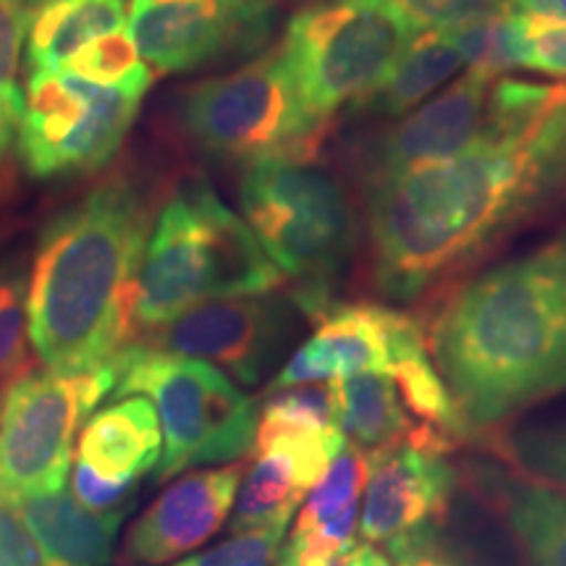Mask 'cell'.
<instances>
[{
    "instance_id": "obj_26",
    "label": "cell",
    "mask_w": 566,
    "mask_h": 566,
    "mask_svg": "<svg viewBox=\"0 0 566 566\" xmlns=\"http://www.w3.org/2000/svg\"><path fill=\"white\" fill-rule=\"evenodd\" d=\"M63 69L74 71V74H80L87 82L137 92L142 97L153 87L150 63L142 59L137 42L132 40V32L126 30H116L92 40Z\"/></svg>"
},
{
    "instance_id": "obj_31",
    "label": "cell",
    "mask_w": 566,
    "mask_h": 566,
    "mask_svg": "<svg viewBox=\"0 0 566 566\" xmlns=\"http://www.w3.org/2000/svg\"><path fill=\"white\" fill-rule=\"evenodd\" d=\"M32 11L21 9L17 0H0V116L17 124L24 111V90L19 84L21 51L30 32Z\"/></svg>"
},
{
    "instance_id": "obj_14",
    "label": "cell",
    "mask_w": 566,
    "mask_h": 566,
    "mask_svg": "<svg viewBox=\"0 0 566 566\" xmlns=\"http://www.w3.org/2000/svg\"><path fill=\"white\" fill-rule=\"evenodd\" d=\"M491 82L495 80L467 71L462 80L433 101L422 103L407 118L365 139L357 147L354 166L363 184L475 150L483 139Z\"/></svg>"
},
{
    "instance_id": "obj_27",
    "label": "cell",
    "mask_w": 566,
    "mask_h": 566,
    "mask_svg": "<svg viewBox=\"0 0 566 566\" xmlns=\"http://www.w3.org/2000/svg\"><path fill=\"white\" fill-rule=\"evenodd\" d=\"M462 51L470 71L485 80H501L509 71L522 69L520 55V17L514 11L501 17L470 21V24L443 30Z\"/></svg>"
},
{
    "instance_id": "obj_21",
    "label": "cell",
    "mask_w": 566,
    "mask_h": 566,
    "mask_svg": "<svg viewBox=\"0 0 566 566\" xmlns=\"http://www.w3.org/2000/svg\"><path fill=\"white\" fill-rule=\"evenodd\" d=\"M493 501L527 566H566V488L493 478Z\"/></svg>"
},
{
    "instance_id": "obj_5",
    "label": "cell",
    "mask_w": 566,
    "mask_h": 566,
    "mask_svg": "<svg viewBox=\"0 0 566 566\" xmlns=\"http://www.w3.org/2000/svg\"><path fill=\"white\" fill-rule=\"evenodd\" d=\"M242 218L268 258L300 286L294 302L315 317L357 244V216L342 179L315 158H271L244 166Z\"/></svg>"
},
{
    "instance_id": "obj_36",
    "label": "cell",
    "mask_w": 566,
    "mask_h": 566,
    "mask_svg": "<svg viewBox=\"0 0 566 566\" xmlns=\"http://www.w3.org/2000/svg\"><path fill=\"white\" fill-rule=\"evenodd\" d=\"M139 480H111L97 475L92 467H87L80 459H74L71 467V493L80 501L84 509L97 514H111V512H126L129 501L137 493Z\"/></svg>"
},
{
    "instance_id": "obj_44",
    "label": "cell",
    "mask_w": 566,
    "mask_h": 566,
    "mask_svg": "<svg viewBox=\"0 0 566 566\" xmlns=\"http://www.w3.org/2000/svg\"><path fill=\"white\" fill-rule=\"evenodd\" d=\"M0 405H3V396H0Z\"/></svg>"
},
{
    "instance_id": "obj_42",
    "label": "cell",
    "mask_w": 566,
    "mask_h": 566,
    "mask_svg": "<svg viewBox=\"0 0 566 566\" xmlns=\"http://www.w3.org/2000/svg\"><path fill=\"white\" fill-rule=\"evenodd\" d=\"M13 139H17V124H11L9 118L0 116V163L9 155Z\"/></svg>"
},
{
    "instance_id": "obj_1",
    "label": "cell",
    "mask_w": 566,
    "mask_h": 566,
    "mask_svg": "<svg viewBox=\"0 0 566 566\" xmlns=\"http://www.w3.org/2000/svg\"><path fill=\"white\" fill-rule=\"evenodd\" d=\"M464 436L566 388V233L457 286L424 334Z\"/></svg>"
},
{
    "instance_id": "obj_10",
    "label": "cell",
    "mask_w": 566,
    "mask_h": 566,
    "mask_svg": "<svg viewBox=\"0 0 566 566\" xmlns=\"http://www.w3.org/2000/svg\"><path fill=\"white\" fill-rule=\"evenodd\" d=\"M145 97L82 80L69 69L30 74L17 147L34 179L101 171L132 132Z\"/></svg>"
},
{
    "instance_id": "obj_18",
    "label": "cell",
    "mask_w": 566,
    "mask_h": 566,
    "mask_svg": "<svg viewBox=\"0 0 566 566\" xmlns=\"http://www.w3.org/2000/svg\"><path fill=\"white\" fill-rule=\"evenodd\" d=\"M163 454V430L145 396L118 399L92 415L76 438V459L111 480H142Z\"/></svg>"
},
{
    "instance_id": "obj_2",
    "label": "cell",
    "mask_w": 566,
    "mask_h": 566,
    "mask_svg": "<svg viewBox=\"0 0 566 566\" xmlns=\"http://www.w3.org/2000/svg\"><path fill=\"white\" fill-rule=\"evenodd\" d=\"M363 192L370 279L391 302L420 300L551 205L525 145H480L365 181Z\"/></svg>"
},
{
    "instance_id": "obj_12",
    "label": "cell",
    "mask_w": 566,
    "mask_h": 566,
    "mask_svg": "<svg viewBox=\"0 0 566 566\" xmlns=\"http://www.w3.org/2000/svg\"><path fill=\"white\" fill-rule=\"evenodd\" d=\"M292 304L268 294L197 302L132 344L208 363L242 386H258L294 331Z\"/></svg>"
},
{
    "instance_id": "obj_7",
    "label": "cell",
    "mask_w": 566,
    "mask_h": 566,
    "mask_svg": "<svg viewBox=\"0 0 566 566\" xmlns=\"http://www.w3.org/2000/svg\"><path fill=\"white\" fill-rule=\"evenodd\" d=\"M181 126L210 158H315L328 122L302 97L281 45L181 95Z\"/></svg>"
},
{
    "instance_id": "obj_20",
    "label": "cell",
    "mask_w": 566,
    "mask_h": 566,
    "mask_svg": "<svg viewBox=\"0 0 566 566\" xmlns=\"http://www.w3.org/2000/svg\"><path fill=\"white\" fill-rule=\"evenodd\" d=\"M336 424L365 454L412 443L424 422L409 412L394 375L363 373L334 380Z\"/></svg>"
},
{
    "instance_id": "obj_23",
    "label": "cell",
    "mask_w": 566,
    "mask_h": 566,
    "mask_svg": "<svg viewBox=\"0 0 566 566\" xmlns=\"http://www.w3.org/2000/svg\"><path fill=\"white\" fill-rule=\"evenodd\" d=\"M464 55L443 30H422L396 63L388 80L357 111L375 118H401L420 108L464 66Z\"/></svg>"
},
{
    "instance_id": "obj_29",
    "label": "cell",
    "mask_w": 566,
    "mask_h": 566,
    "mask_svg": "<svg viewBox=\"0 0 566 566\" xmlns=\"http://www.w3.org/2000/svg\"><path fill=\"white\" fill-rule=\"evenodd\" d=\"M357 530L359 504L331 516V520L317 522V525H294L289 543L281 546L275 566H346L359 548Z\"/></svg>"
},
{
    "instance_id": "obj_33",
    "label": "cell",
    "mask_w": 566,
    "mask_h": 566,
    "mask_svg": "<svg viewBox=\"0 0 566 566\" xmlns=\"http://www.w3.org/2000/svg\"><path fill=\"white\" fill-rule=\"evenodd\" d=\"M525 150L541 176L551 205L566 202V95L527 142Z\"/></svg>"
},
{
    "instance_id": "obj_40",
    "label": "cell",
    "mask_w": 566,
    "mask_h": 566,
    "mask_svg": "<svg viewBox=\"0 0 566 566\" xmlns=\"http://www.w3.org/2000/svg\"><path fill=\"white\" fill-rule=\"evenodd\" d=\"M514 13L566 21V0H509Z\"/></svg>"
},
{
    "instance_id": "obj_37",
    "label": "cell",
    "mask_w": 566,
    "mask_h": 566,
    "mask_svg": "<svg viewBox=\"0 0 566 566\" xmlns=\"http://www.w3.org/2000/svg\"><path fill=\"white\" fill-rule=\"evenodd\" d=\"M516 454L530 472L566 488V424L522 436L516 443Z\"/></svg>"
},
{
    "instance_id": "obj_13",
    "label": "cell",
    "mask_w": 566,
    "mask_h": 566,
    "mask_svg": "<svg viewBox=\"0 0 566 566\" xmlns=\"http://www.w3.org/2000/svg\"><path fill=\"white\" fill-rule=\"evenodd\" d=\"M420 346L428 344L412 315L373 302H334L315 317V334L292 354L271 388L391 373L396 359Z\"/></svg>"
},
{
    "instance_id": "obj_24",
    "label": "cell",
    "mask_w": 566,
    "mask_h": 566,
    "mask_svg": "<svg viewBox=\"0 0 566 566\" xmlns=\"http://www.w3.org/2000/svg\"><path fill=\"white\" fill-rule=\"evenodd\" d=\"M566 84H537L522 80L491 82L485 103L483 147H522L535 137L551 111L564 101ZM478 145V147H480Z\"/></svg>"
},
{
    "instance_id": "obj_43",
    "label": "cell",
    "mask_w": 566,
    "mask_h": 566,
    "mask_svg": "<svg viewBox=\"0 0 566 566\" xmlns=\"http://www.w3.org/2000/svg\"><path fill=\"white\" fill-rule=\"evenodd\" d=\"M17 3L21 6V9H27V11H38L40 6H45V3H51V0H17Z\"/></svg>"
},
{
    "instance_id": "obj_30",
    "label": "cell",
    "mask_w": 566,
    "mask_h": 566,
    "mask_svg": "<svg viewBox=\"0 0 566 566\" xmlns=\"http://www.w3.org/2000/svg\"><path fill=\"white\" fill-rule=\"evenodd\" d=\"M367 475H370V457L357 446L346 443L342 454L331 462L328 472L321 478V483L307 493V501H304L294 525H317V522L331 520V516L359 504V493L365 491Z\"/></svg>"
},
{
    "instance_id": "obj_16",
    "label": "cell",
    "mask_w": 566,
    "mask_h": 566,
    "mask_svg": "<svg viewBox=\"0 0 566 566\" xmlns=\"http://www.w3.org/2000/svg\"><path fill=\"white\" fill-rule=\"evenodd\" d=\"M244 467L187 472L163 491L129 527L124 562L158 566L197 551L226 525L237 504Z\"/></svg>"
},
{
    "instance_id": "obj_15",
    "label": "cell",
    "mask_w": 566,
    "mask_h": 566,
    "mask_svg": "<svg viewBox=\"0 0 566 566\" xmlns=\"http://www.w3.org/2000/svg\"><path fill=\"white\" fill-rule=\"evenodd\" d=\"M370 457L359 535L367 546L441 530L457 488V470L441 454L394 446Z\"/></svg>"
},
{
    "instance_id": "obj_17",
    "label": "cell",
    "mask_w": 566,
    "mask_h": 566,
    "mask_svg": "<svg viewBox=\"0 0 566 566\" xmlns=\"http://www.w3.org/2000/svg\"><path fill=\"white\" fill-rule=\"evenodd\" d=\"M344 446L338 428L254 436V462L239 485L231 533L292 522L304 495L321 483Z\"/></svg>"
},
{
    "instance_id": "obj_4",
    "label": "cell",
    "mask_w": 566,
    "mask_h": 566,
    "mask_svg": "<svg viewBox=\"0 0 566 566\" xmlns=\"http://www.w3.org/2000/svg\"><path fill=\"white\" fill-rule=\"evenodd\" d=\"M283 279L244 218L208 181L181 184L153 221L132 292L129 344L197 302L268 294Z\"/></svg>"
},
{
    "instance_id": "obj_41",
    "label": "cell",
    "mask_w": 566,
    "mask_h": 566,
    "mask_svg": "<svg viewBox=\"0 0 566 566\" xmlns=\"http://www.w3.org/2000/svg\"><path fill=\"white\" fill-rule=\"evenodd\" d=\"M346 566H391V562H388V558L380 554L378 548L367 546L365 543V546L357 548V554L352 556V562Z\"/></svg>"
},
{
    "instance_id": "obj_34",
    "label": "cell",
    "mask_w": 566,
    "mask_h": 566,
    "mask_svg": "<svg viewBox=\"0 0 566 566\" xmlns=\"http://www.w3.org/2000/svg\"><path fill=\"white\" fill-rule=\"evenodd\" d=\"M520 17V55L522 69L541 71L566 82V21Z\"/></svg>"
},
{
    "instance_id": "obj_9",
    "label": "cell",
    "mask_w": 566,
    "mask_h": 566,
    "mask_svg": "<svg viewBox=\"0 0 566 566\" xmlns=\"http://www.w3.org/2000/svg\"><path fill=\"white\" fill-rule=\"evenodd\" d=\"M113 386V363L74 375L32 370L17 380L0 405V499L21 506L63 491L76 438Z\"/></svg>"
},
{
    "instance_id": "obj_19",
    "label": "cell",
    "mask_w": 566,
    "mask_h": 566,
    "mask_svg": "<svg viewBox=\"0 0 566 566\" xmlns=\"http://www.w3.org/2000/svg\"><path fill=\"white\" fill-rule=\"evenodd\" d=\"M19 509L45 566H108L124 512H90L66 491L27 501Z\"/></svg>"
},
{
    "instance_id": "obj_22",
    "label": "cell",
    "mask_w": 566,
    "mask_h": 566,
    "mask_svg": "<svg viewBox=\"0 0 566 566\" xmlns=\"http://www.w3.org/2000/svg\"><path fill=\"white\" fill-rule=\"evenodd\" d=\"M124 0H51L32 13L27 69L59 71L92 40L124 30Z\"/></svg>"
},
{
    "instance_id": "obj_8",
    "label": "cell",
    "mask_w": 566,
    "mask_h": 566,
    "mask_svg": "<svg viewBox=\"0 0 566 566\" xmlns=\"http://www.w3.org/2000/svg\"><path fill=\"white\" fill-rule=\"evenodd\" d=\"M420 32L394 0H315L289 19L281 51L304 101L331 122L357 111Z\"/></svg>"
},
{
    "instance_id": "obj_39",
    "label": "cell",
    "mask_w": 566,
    "mask_h": 566,
    "mask_svg": "<svg viewBox=\"0 0 566 566\" xmlns=\"http://www.w3.org/2000/svg\"><path fill=\"white\" fill-rule=\"evenodd\" d=\"M394 566H470L438 537V530L417 533L386 546Z\"/></svg>"
},
{
    "instance_id": "obj_3",
    "label": "cell",
    "mask_w": 566,
    "mask_h": 566,
    "mask_svg": "<svg viewBox=\"0 0 566 566\" xmlns=\"http://www.w3.org/2000/svg\"><path fill=\"white\" fill-rule=\"evenodd\" d=\"M153 221L145 189L116 176L45 223L27 292L30 342L45 370H97L129 344L132 292Z\"/></svg>"
},
{
    "instance_id": "obj_6",
    "label": "cell",
    "mask_w": 566,
    "mask_h": 566,
    "mask_svg": "<svg viewBox=\"0 0 566 566\" xmlns=\"http://www.w3.org/2000/svg\"><path fill=\"white\" fill-rule=\"evenodd\" d=\"M113 367V399L145 396L158 412L163 454L155 483L192 467L237 462L254 446L258 401L218 367L139 344L124 346Z\"/></svg>"
},
{
    "instance_id": "obj_28",
    "label": "cell",
    "mask_w": 566,
    "mask_h": 566,
    "mask_svg": "<svg viewBox=\"0 0 566 566\" xmlns=\"http://www.w3.org/2000/svg\"><path fill=\"white\" fill-rule=\"evenodd\" d=\"M328 428H338L334 380L271 388V396H268L258 420V436Z\"/></svg>"
},
{
    "instance_id": "obj_35",
    "label": "cell",
    "mask_w": 566,
    "mask_h": 566,
    "mask_svg": "<svg viewBox=\"0 0 566 566\" xmlns=\"http://www.w3.org/2000/svg\"><path fill=\"white\" fill-rule=\"evenodd\" d=\"M422 30H454L512 11L509 0H394Z\"/></svg>"
},
{
    "instance_id": "obj_32",
    "label": "cell",
    "mask_w": 566,
    "mask_h": 566,
    "mask_svg": "<svg viewBox=\"0 0 566 566\" xmlns=\"http://www.w3.org/2000/svg\"><path fill=\"white\" fill-rule=\"evenodd\" d=\"M289 522L233 533L229 541L218 543L200 554L181 558L171 566H275Z\"/></svg>"
},
{
    "instance_id": "obj_11",
    "label": "cell",
    "mask_w": 566,
    "mask_h": 566,
    "mask_svg": "<svg viewBox=\"0 0 566 566\" xmlns=\"http://www.w3.org/2000/svg\"><path fill=\"white\" fill-rule=\"evenodd\" d=\"M275 17V0H132L126 21L153 71L184 74L260 53Z\"/></svg>"
},
{
    "instance_id": "obj_25",
    "label": "cell",
    "mask_w": 566,
    "mask_h": 566,
    "mask_svg": "<svg viewBox=\"0 0 566 566\" xmlns=\"http://www.w3.org/2000/svg\"><path fill=\"white\" fill-rule=\"evenodd\" d=\"M27 292L30 265L13 254L0 263V396L24 375L38 370V354L32 349L27 323Z\"/></svg>"
},
{
    "instance_id": "obj_38",
    "label": "cell",
    "mask_w": 566,
    "mask_h": 566,
    "mask_svg": "<svg viewBox=\"0 0 566 566\" xmlns=\"http://www.w3.org/2000/svg\"><path fill=\"white\" fill-rule=\"evenodd\" d=\"M0 566H45L24 514L6 499H0Z\"/></svg>"
}]
</instances>
